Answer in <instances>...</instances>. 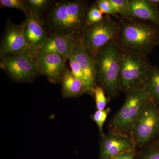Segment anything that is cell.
Segmentation results:
<instances>
[{"instance_id":"obj_1","label":"cell","mask_w":159,"mask_h":159,"mask_svg":"<svg viewBox=\"0 0 159 159\" xmlns=\"http://www.w3.org/2000/svg\"><path fill=\"white\" fill-rule=\"evenodd\" d=\"M89 7L83 0L54 1L41 18L49 37L63 35L77 40L86 27Z\"/></svg>"},{"instance_id":"obj_2","label":"cell","mask_w":159,"mask_h":159,"mask_svg":"<svg viewBox=\"0 0 159 159\" xmlns=\"http://www.w3.org/2000/svg\"><path fill=\"white\" fill-rule=\"evenodd\" d=\"M116 41L122 50L144 55L151 53L159 44V26L133 19H120Z\"/></svg>"},{"instance_id":"obj_3","label":"cell","mask_w":159,"mask_h":159,"mask_svg":"<svg viewBox=\"0 0 159 159\" xmlns=\"http://www.w3.org/2000/svg\"><path fill=\"white\" fill-rule=\"evenodd\" d=\"M121 51L116 39L113 40L100 49L94 58L97 85L110 97H116L120 91Z\"/></svg>"},{"instance_id":"obj_4","label":"cell","mask_w":159,"mask_h":159,"mask_svg":"<svg viewBox=\"0 0 159 159\" xmlns=\"http://www.w3.org/2000/svg\"><path fill=\"white\" fill-rule=\"evenodd\" d=\"M151 67L147 55L121 49L120 91L127 93L144 85Z\"/></svg>"},{"instance_id":"obj_5","label":"cell","mask_w":159,"mask_h":159,"mask_svg":"<svg viewBox=\"0 0 159 159\" xmlns=\"http://www.w3.org/2000/svg\"><path fill=\"white\" fill-rule=\"evenodd\" d=\"M126 93L125 102L114 116L111 124L116 132L127 136L131 134L137 119L150 97L144 85Z\"/></svg>"},{"instance_id":"obj_6","label":"cell","mask_w":159,"mask_h":159,"mask_svg":"<svg viewBox=\"0 0 159 159\" xmlns=\"http://www.w3.org/2000/svg\"><path fill=\"white\" fill-rule=\"evenodd\" d=\"M120 20H116L110 16H106L100 22L88 25L77 40L93 56L94 59L102 48L113 40L119 33Z\"/></svg>"},{"instance_id":"obj_7","label":"cell","mask_w":159,"mask_h":159,"mask_svg":"<svg viewBox=\"0 0 159 159\" xmlns=\"http://www.w3.org/2000/svg\"><path fill=\"white\" fill-rule=\"evenodd\" d=\"M0 67L14 81L31 82L39 76L34 56L24 52L1 57Z\"/></svg>"},{"instance_id":"obj_8","label":"cell","mask_w":159,"mask_h":159,"mask_svg":"<svg viewBox=\"0 0 159 159\" xmlns=\"http://www.w3.org/2000/svg\"><path fill=\"white\" fill-rule=\"evenodd\" d=\"M159 129V112L150 98L142 109L131 131L135 143L143 145L154 137Z\"/></svg>"},{"instance_id":"obj_9","label":"cell","mask_w":159,"mask_h":159,"mask_svg":"<svg viewBox=\"0 0 159 159\" xmlns=\"http://www.w3.org/2000/svg\"><path fill=\"white\" fill-rule=\"evenodd\" d=\"M27 52L30 51L22 25L8 20L0 46L1 57Z\"/></svg>"},{"instance_id":"obj_10","label":"cell","mask_w":159,"mask_h":159,"mask_svg":"<svg viewBox=\"0 0 159 159\" xmlns=\"http://www.w3.org/2000/svg\"><path fill=\"white\" fill-rule=\"evenodd\" d=\"M40 74L52 83H61L65 73L68 57L57 54L36 53L33 55Z\"/></svg>"},{"instance_id":"obj_11","label":"cell","mask_w":159,"mask_h":159,"mask_svg":"<svg viewBox=\"0 0 159 159\" xmlns=\"http://www.w3.org/2000/svg\"><path fill=\"white\" fill-rule=\"evenodd\" d=\"M22 25L30 53L36 54L49 38L44 24L41 18L30 12L26 15Z\"/></svg>"},{"instance_id":"obj_12","label":"cell","mask_w":159,"mask_h":159,"mask_svg":"<svg viewBox=\"0 0 159 159\" xmlns=\"http://www.w3.org/2000/svg\"><path fill=\"white\" fill-rule=\"evenodd\" d=\"M135 143L128 136L116 132L102 137L100 159H112L118 155L134 149Z\"/></svg>"},{"instance_id":"obj_13","label":"cell","mask_w":159,"mask_h":159,"mask_svg":"<svg viewBox=\"0 0 159 159\" xmlns=\"http://www.w3.org/2000/svg\"><path fill=\"white\" fill-rule=\"evenodd\" d=\"M72 54L79 64L88 82L89 89L93 94L97 86L95 60L93 56L77 40Z\"/></svg>"},{"instance_id":"obj_14","label":"cell","mask_w":159,"mask_h":159,"mask_svg":"<svg viewBox=\"0 0 159 159\" xmlns=\"http://www.w3.org/2000/svg\"><path fill=\"white\" fill-rule=\"evenodd\" d=\"M77 41V39L65 35H52L49 36L37 53L57 54L68 57Z\"/></svg>"},{"instance_id":"obj_15","label":"cell","mask_w":159,"mask_h":159,"mask_svg":"<svg viewBox=\"0 0 159 159\" xmlns=\"http://www.w3.org/2000/svg\"><path fill=\"white\" fill-rule=\"evenodd\" d=\"M134 19L152 23L159 26L158 6L148 0H129Z\"/></svg>"},{"instance_id":"obj_16","label":"cell","mask_w":159,"mask_h":159,"mask_svg":"<svg viewBox=\"0 0 159 159\" xmlns=\"http://www.w3.org/2000/svg\"><path fill=\"white\" fill-rule=\"evenodd\" d=\"M61 93L64 98H77L84 93L86 88L82 81L74 77L70 70L67 69L61 80Z\"/></svg>"},{"instance_id":"obj_17","label":"cell","mask_w":159,"mask_h":159,"mask_svg":"<svg viewBox=\"0 0 159 159\" xmlns=\"http://www.w3.org/2000/svg\"><path fill=\"white\" fill-rule=\"evenodd\" d=\"M144 85L150 98L154 101H159V68L152 66Z\"/></svg>"},{"instance_id":"obj_18","label":"cell","mask_w":159,"mask_h":159,"mask_svg":"<svg viewBox=\"0 0 159 159\" xmlns=\"http://www.w3.org/2000/svg\"><path fill=\"white\" fill-rule=\"evenodd\" d=\"M30 12L41 18L54 1L51 0H24Z\"/></svg>"},{"instance_id":"obj_19","label":"cell","mask_w":159,"mask_h":159,"mask_svg":"<svg viewBox=\"0 0 159 159\" xmlns=\"http://www.w3.org/2000/svg\"><path fill=\"white\" fill-rule=\"evenodd\" d=\"M117 14L121 19H133L129 0H110Z\"/></svg>"},{"instance_id":"obj_20","label":"cell","mask_w":159,"mask_h":159,"mask_svg":"<svg viewBox=\"0 0 159 159\" xmlns=\"http://www.w3.org/2000/svg\"><path fill=\"white\" fill-rule=\"evenodd\" d=\"M68 59L70 63V70L72 74L74 77H76L77 79L81 80L83 83L84 84L86 88L87 93L92 95L89 89L88 82L86 78L85 75L79 66V64L77 62V61L74 58V56L71 53V54L68 56Z\"/></svg>"},{"instance_id":"obj_21","label":"cell","mask_w":159,"mask_h":159,"mask_svg":"<svg viewBox=\"0 0 159 159\" xmlns=\"http://www.w3.org/2000/svg\"><path fill=\"white\" fill-rule=\"evenodd\" d=\"M104 17L96 3H93L90 6L88 11L86 26L100 22Z\"/></svg>"},{"instance_id":"obj_22","label":"cell","mask_w":159,"mask_h":159,"mask_svg":"<svg viewBox=\"0 0 159 159\" xmlns=\"http://www.w3.org/2000/svg\"><path fill=\"white\" fill-rule=\"evenodd\" d=\"M93 94L95 97L96 107L97 110H103L105 109L108 99L106 96L105 91L104 89L97 85L94 89Z\"/></svg>"},{"instance_id":"obj_23","label":"cell","mask_w":159,"mask_h":159,"mask_svg":"<svg viewBox=\"0 0 159 159\" xmlns=\"http://www.w3.org/2000/svg\"><path fill=\"white\" fill-rule=\"evenodd\" d=\"M95 3L102 14L120 20L119 16L117 14L110 0H97Z\"/></svg>"},{"instance_id":"obj_24","label":"cell","mask_w":159,"mask_h":159,"mask_svg":"<svg viewBox=\"0 0 159 159\" xmlns=\"http://www.w3.org/2000/svg\"><path fill=\"white\" fill-rule=\"evenodd\" d=\"M0 5L2 7L19 9L23 11L25 15L30 12L24 0H1Z\"/></svg>"},{"instance_id":"obj_25","label":"cell","mask_w":159,"mask_h":159,"mask_svg":"<svg viewBox=\"0 0 159 159\" xmlns=\"http://www.w3.org/2000/svg\"><path fill=\"white\" fill-rule=\"evenodd\" d=\"M110 111L109 108L105 109L103 110H97L92 116V119L97 123L99 128V132L102 137L104 135L103 133V126Z\"/></svg>"},{"instance_id":"obj_26","label":"cell","mask_w":159,"mask_h":159,"mask_svg":"<svg viewBox=\"0 0 159 159\" xmlns=\"http://www.w3.org/2000/svg\"><path fill=\"white\" fill-rule=\"evenodd\" d=\"M135 156V149L125 152L115 157L112 159H134Z\"/></svg>"},{"instance_id":"obj_27","label":"cell","mask_w":159,"mask_h":159,"mask_svg":"<svg viewBox=\"0 0 159 159\" xmlns=\"http://www.w3.org/2000/svg\"><path fill=\"white\" fill-rule=\"evenodd\" d=\"M142 159H159V151L151 149L143 156Z\"/></svg>"},{"instance_id":"obj_28","label":"cell","mask_w":159,"mask_h":159,"mask_svg":"<svg viewBox=\"0 0 159 159\" xmlns=\"http://www.w3.org/2000/svg\"><path fill=\"white\" fill-rule=\"evenodd\" d=\"M150 2L157 6L159 5V0H148Z\"/></svg>"}]
</instances>
